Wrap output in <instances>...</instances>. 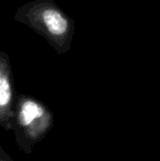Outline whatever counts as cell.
Returning a JSON list of instances; mask_svg holds the SVG:
<instances>
[{
    "instance_id": "obj_1",
    "label": "cell",
    "mask_w": 160,
    "mask_h": 161,
    "mask_svg": "<svg viewBox=\"0 0 160 161\" xmlns=\"http://www.w3.org/2000/svg\"><path fill=\"white\" fill-rule=\"evenodd\" d=\"M13 20L42 36L58 55L71 49L75 21L54 0H32L17 9Z\"/></svg>"
},
{
    "instance_id": "obj_2",
    "label": "cell",
    "mask_w": 160,
    "mask_h": 161,
    "mask_svg": "<svg viewBox=\"0 0 160 161\" xmlns=\"http://www.w3.org/2000/svg\"><path fill=\"white\" fill-rule=\"evenodd\" d=\"M54 126V114L39 99L17 94L12 131L18 148L29 155Z\"/></svg>"
},
{
    "instance_id": "obj_3",
    "label": "cell",
    "mask_w": 160,
    "mask_h": 161,
    "mask_svg": "<svg viewBox=\"0 0 160 161\" xmlns=\"http://www.w3.org/2000/svg\"><path fill=\"white\" fill-rule=\"evenodd\" d=\"M14 79L9 55L0 51V127L12 130L15 102Z\"/></svg>"
},
{
    "instance_id": "obj_4",
    "label": "cell",
    "mask_w": 160,
    "mask_h": 161,
    "mask_svg": "<svg viewBox=\"0 0 160 161\" xmlns=\"http://www.w3.org/2000/svg\"><path fill=\"white\" fill-rule=\"evenodd\" d=\"M0 161H15L12 157L8 155V153L4 151V149L0 145Z\"/></svg>"
}]
</instances>
